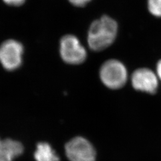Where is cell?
Returning <instances> with one entry per match:
<instances>
[{"label": "cell", "mask_w": 161, "mask_h": 161, "mask_svg": "<svg viewBox=\"0 0 161 161\" xmlns=\"http://www.w3.org/2000/svg\"><path fill=\"white\" fill-rule=\"evenodd\" d=\"M156 75L161 80V60L158 62L156 65Z\"/></svg>", "instance_id": "12"}, {"label": "cell", "mask_w": 161, "mask_h": 161, "mask_svg": "<svg viewBox=\"0 0 161 161\" xmlns=\"http://www.w3.org/2000/svg\"><path fill=\"white\" fill-rule=\"evenodd\" d=\"M66 155L70 161H95L96 151L86 139L76 137L65 146Z\"/></svg>", "instance_id": "4"}, {"label": "cell", "mask_w": 161, "mask_h": 161, "mask_svg": "<svg viewBox=\"0 0 161 161\" xmlns=\"http://www.w3.org/2000/svg\"><path fill=\"white\" fill-rule=\"evenodd\" d=\"M60 54L64 62L69 64H82L87 56L85 47L73 35L64 36L60 42Z\"/></svg>", "instance_id": "3"}, {"label": "cell", "mask_w": 161, "mask_h": 161, "mask_svg": "<svg viewBox=\"0 0 161 161\" xmlns=\"http://www.w3.org/2000/svg\"><path fill=\"white\" fill-rule=\"evenodd\" d=\"M23 47L18 41H6L0 46V62L8 70L17 69L22 64Z\"/></svg>", "instance_id": "5"}, {"label": "cell", "mask_w": 161, "mask_h": 161, "mask_svg": "<svg viewBox=\"0 0 161 161\" xmlns=\"http://www.w3.org/2000/svg\"><path fill=\"white\" fill-rule=\"evenodd\" d=\"M100 78L106 86L118 90L124 86L128 80V71L125 65L116 59L105 62L101 66Z\"/></svg>", "instance_id": "2"}, {"label": "cell", "mask_w": 161, "mask_h": 161, "mask_svg": "<svg viewBox=\"0 0 161 161\" xmlns=\"http://www.w3.org/2000/svg\"><path fill=\"white\" fill-rule=\"evenodd\" d=\"M36 161H59L60 159L51 146L47 143L42 142L37 144L34 153Z\"/></svg>", "instance_id": "8"}, {"label": "cell", "mask_w": 161, "mask_h": 161, "mask_svg": "<svg viewBox=\"0 0 161 161\" xmlns=\"http://www.w3.org/2000/svg\"><path fill=\"white\" fill-rule=\"evenodd\" d=\"M147 8L153 16L161 17V0H148Z\"/></svg>", "instance_id": "9"}, {"label": "cell", "mask_w": 161, "mask_h": 161, "mask_svg": "<svg viewBox=\"0 0 161 161\" xmlns=\"http://www.w3.org/2000/svg\"><path fill=\"white\" fill-rule=\"evenodd\" d=\"M70 3L76 7H84L91 0H68Z\"/></svg>", "instance_id": "10"}, {"label": "cell", "mask_w": 161, "mask_h": 161, "mask_svg": "<svg viewBox=\"0 0 161 161\" xmlns=\"http://www.w3.org/2000/svg\"><path fill=\"white\" fill-rule=\"evenodd\" d=\"M7 4L13 6H21L25 3V0H3Z\"/></svg>", "instance_id": "11"}, {"label": "cell", "mask_w": 161, "mask_h": 161, "mask_svg": "<svg viewBox=\"0 0 161 161\" xmlns=\"http://www.w3.org/2000/svg\"><path fill=\"white\" fill-rule=\"evenodd\" d=\"M158 80L156 74L146 68L136 70L131 76L132 86L136 90L152 94L156 93L158 90Z\"/></svg>", "instance_id": "6"}, {"label": "cell", "mask_w": 161, "mask_h": 161, "mask_svg": "<svg viewBox=\"0 0 161 161\" xmlns=\"http://www.w3.org/2000/svg\"><path fill=\"white\" fill-rule=\"evenodd\" d=\"M23 152V147L20 142L8 138L2 141L0 150V161H13Z\"/></svg>", "instance_id": "7"}, {"label": "cell", "mask_w": 161, "mask_h": 161, "mask_svg": "<svg viewBox=\"0 0 161 161\" xmlns=\"http://www.w3.org/2000/svg\"><path fill=\"white\" fill-rule=\"evenodd\" d=\"M118 29V23L108 16H103L94 21L90 27L87 37L90 49L94 52H101L110 46L116 38Z\"/></svg>", "instance_id": "1"}, {"label": "cell", "mask_w": 161, "mask_h": 161, "mask_svg": "<svg viewBox=\"0 0 161 161\" xmlns=\"http://www.w3.org/2000/svg\"><path fill=\"white\" fill-rule=\"evenodd\" d=\"M1 143H2V141L0 140V150H1Z\"/></svg>", "instance_id": "13"}]
</instances>
